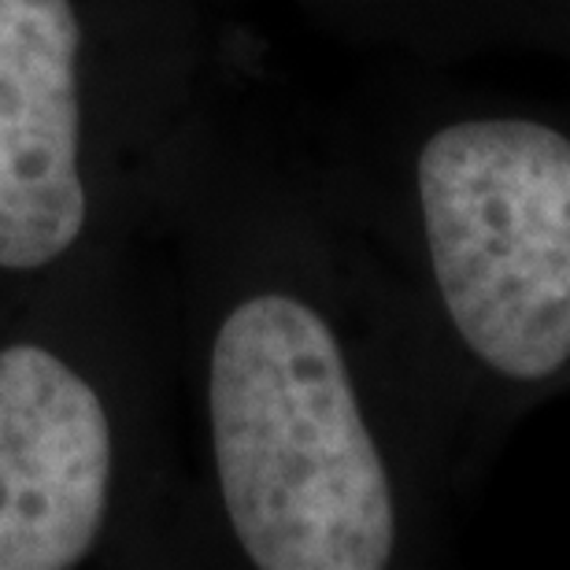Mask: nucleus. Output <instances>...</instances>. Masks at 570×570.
I'll return each mask as SVG.
<instances>
[{
    "label": "nucleus",
    "instance_id": "nucleus-1",
    "mask_svg": "<svg viewBox=\"0 0 570 570\" xmlns=\"http://www.w3.org/2000/svg\"><path fill=\"white\" fill-rule=\"evenodd\" d=\"M215 466L234 538L264 570H379L393 489L326 318L282 293L237 304L208 371Z\"/></svg>",
    "mask_w": 570,
    "mask_h": 570
},
{
    "label": "nucleus",
    "instance_id": "nucleus-2",
    "mask_svg": "<svg viewBox=\"0 0 570 570\" xmlns=\"http://www.w3.org/2000/svg\"><path fill=\"white\" fill-rule=\"evenodd\" d=\"M433 275L466 348L508 379L570 360V141L541 122L478 119L419 156Z\"/></svg>",
    "mask_w": 570,
    "mask_h": 570
},
{
    "label": "nucleus",
    "instance_id": "nucleus-3",
    "mask_svg": "<svg viewBox=\"0 0 570 570\" xmlns=\"http://www.w3.org/2000/svg\"><path fill=\"white\" fill-rule=\"evenodd\" d=\"M111 426L97 390L41 345L0 348V570H67L108 511Z\"/></svg>",
    "mask_w": 570,
    "mask_h": 570
},
{
    "label": "nucleus",
    "instance_id": "nucleus-4",
    "mask_svg": "<svg viewBox=\"0 0 570 570\" xmlns=\"http://www.w3.org/2000/svg\"><path fill=\"white\" fill-rule=\"evenodd\" d=\"M71 0H0V267L60 259L86 226Z\"/></svg>",
    "mask_w": 570,
    "mask_h": 570
}]
</instances>
